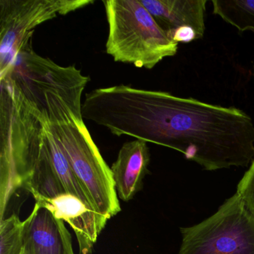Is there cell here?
Instances as JSON below:
<instances>
[{"mask_svg": "<svg viewBox=\"0 0 254 254\" xmlns=\"http://www.w3.org/2000/svg\"><path fill=\"white\" fill-rule=\"evenodd\" d=\"M3 77L9 78L37 110L46 95L53 94L77 118L84 120L81 96L90 78L75 66H60L37 54L32 43L19 53L13 66L0 78Z\"/></svg>", "mask_w": 254, "mask_h": 254, "instance_id": "cell-5", "label": "cell"}, {"mask_svg": "<svg viewBox=\"0 0 254 254\" xmlns=\"http://www.w3.org/2000/svg\"><path fill=\"white\" fill-rule=\"evenodd\" d=\"M100 124L182 153L207 171L246 167L254 159V124L234 107L120 84L102 99Z\"/></svg>", "mask_w": 254, "mask_h": 254, "instance_id": "cell-1", "label": "cell"}, {"mask_svg": "<svg viewBox=\"0 0 254 254\" xmlns=\"http://www.w3.org/2000/svg\"><path fill=\"white\" fill-rule=\"evenodd\" d=\"M108 23L107 54L114 62L151 69L178 53V44L169 38L140 0H104Z\"/></svg>", "mask_w": 254, "mask_h": 254, "instance_id": "cell-3", "label": "cell"}, {"mask_svg": "<svg viewBox=\"0 0 254 254\" xmlns=\"http://www.w3.org/2000/svg\"><path fill=\"white\" fill-rule=\"evenodd\" d=\"M24 244L32 254H75L63 220L38 202L24 221Z\"/></svg>", "mask_w": 254, "mask_h": 254, "instance_id": "cell-9", "label": "cell"}, {"mask_svg": "<svg viewBox=\"0 0 254 254\" xmlns=\"http://www.w3.org/2000/svg\"><path fill=\"white\" fill-rule=\"evenodd\" d=\"M22 254H32V251L29 249V247H28L27 245H25V244Z\"/></svg>", "mask_w": 254, "mask_h": 254, "instance_id": "cell-16", "label": "cell"}, {"mask_svg": "<svg viewBox=\"0 0 254 254\" xmlns=\"http://www.w3.org/2000/svg\"><path fill=\"white\" fill-rule=\"evenodd\" d=\"M181 231L178 254H254V212L236 193L212 216Z\"/></svg>", "mask_w": 254, "mask_h": 254, "instance_id": "cell-6", "label": "cell"}, {"mask_svg": "<svg viewBox=\"0 0 254 254\" xmlns=\"http://www.w3.org/2000/svg\"><path fill=\"white\" fill-rule=\"evenodd\" d=\"M213 14L239 32H254V0H212Z\"/></svg>", "mask_w": 254, "mask_h": 254, "instance_id": "cell-13", "label": "cell"}, {"mask_svg": "<svg viewBox=\"0 0 254 254\" xmlns=\"http://www.w3.org/2000/svg\"><path fill=\"white\" fill-rule=\"evenodd\" d=\"M0 221L11 196L23 188L46 143L47 120L12 81L0 78Z\"/></svg>", "mask_w": 254, "mask_h": 254, "instance_id": "cell-2", "label": "cell"}, {"mask_svg": "<svg viewBox=\"0 0 254 254\" xmlns=\"http://www.w3.org/2000/svg\"><path fill=\"white\" fill-rule=\"evenodd\" d=\"M80 184L90 196L96 210L110 219L121 211L111 168L92 139L84 120L75 117L49 123Z\"/></svg>", "mask_w": 254, "mask_h": 254, "instance_id": "cell-4", "label": "cell"}, {"mask_svg": "<svg viewBox=\"0 0 254 254\" xmlns=\"http://www.w3.org/2000/svg\"><path fill=\"white\" fill-rule=\"evenodd\" d=\"M140 2L168 36L177 29L190 27L203 38L206 29V0H140Z\"/></svg>", "mask_w": 254, "mask_h": 254, "instance_id": "cell-11", "label": "cell"}, {"mask_svg": "<svg viewBox=\"0 0 254 254\" xmlns=\"http://www.w3.org/2000/svg\"><path fill=\"white\" fill-rule=\"evenodd\" d=\"M38 203L50 209L59 219L67 222L76 235L81 254H90L108 218L73 194L64 193Z\"/></svg>", "mask_w": 254, "mask_h": 254, "instance_id": "cell-8", "label": "cell"}, {"mask_svg": "<svg viewBox=\"0 0 254 254\" xmlns=\"http://www.w3.org/2000/svg\"><path fill=\"white\" fill-rule=\"evenodd\" d=\"M149 163V148L145 141L135 139L123 144L111 168L117 195L123 201L131 200L142 189Z\"/></svg>", "mask_w": 254, "mask_h": 254, "instance_id": "cell-10", "label": "cell"}, {"mask_svg": "<svg viewBox=\"0 0 254 254\" xmlns=\"http://www.w3.org/2000/svg\"><path fill=\"white\" fill-rule=\"evenodd\" d=\"M46 144L56 175L59 177L65 191L69 194L76 196L86 204L96 210L90 196L80 184L69 160L48 127L47 122L46 123Z\"/></svg>", "mask_w": 254, "mask_h": 254, "instance_id": "cell-12", "label": "cell"}, {"mask_svg": "<svg viewBox=\"0 0 254 254\" xmlns=\"http://www.w3.org/2000/svg\"></svg>", "mask_w": 254, "mask_h": 254, "instance_id": "cell-17", "label": "cell"}, {"mask_svg": "<svg viewBox=\"0 0 254 254\" xmlns=\"http://www.w3.org/2000/svg\"><path fill=\"white\" fill-rule=\"evenodd\" d=\"M236 194L244 203L254 212V159L238 184Z\"/></svg>", "mask_w": 254, "mask_h": 254, "instance_id": "cell-15", "label": "cell"}, {"mask_svg": "<svg viewBox=\"0 0 254 254\" xmlns=\"http://www.w3.org/2000/svg\"><path fill=\"white\" fill-rule=\"evenodd\" d=\"M24 248V221L16 214L0 221V254H22Z\"/></svg>", "mask_w": 254, "mask_h": 254, "instance_id": "cell-14", "label": "cell"}, {"mask_svg": "<svg viewBox=\"0 0 254 254\" xmlns=\"http://www.w3.org/2000/svg\"><path fill=\"white\" fill-rule=\"evenodd\" d=\"M93 3V0H0V76L31 44L35 28Z\"/></svg>", "mask_w": 254, "mask_h": 254, "instance_id": "cell-7", "label": "cell"}]
</instances>
